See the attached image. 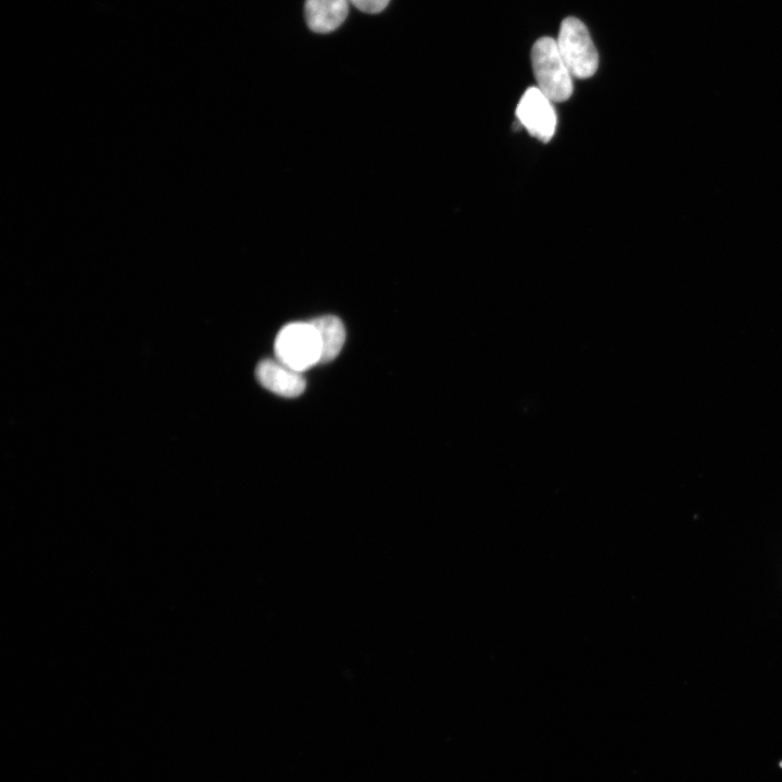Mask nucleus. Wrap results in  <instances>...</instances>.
<instances>
[{"label":"nucleus","mask_w":782,"mask_h":782,"mask_svg":"<svg viewBox=\"0 0 782 782\" xmlns=\"http://www.w3.org/2000/svg\"><path fill=\"white\" fill-rule=\"evenodd\" d=\"M255 377L265 389L285 396L295 398L305 390V379L297 371L278 360H263L255 368Z\"/></svg>","instance_id":"nucleus-5"},{"label":"nucleus","mask_w":782,"mask_h":782,"mask_svg":"<svg viewBox=\"0 0 782 782\" xmlns=\"http://www.w3.org/2000/svg\"><path fill=\"white\" fill-rule=\"evenodd\" d=\"M556 42L572 77L585 79L594 75L598 67V53L580 20L573 16L564 18Z\"/></svg>","instance_id":"nucleus-3"},{"label":"nucleus","mask_w":782,"mask_h":782,"mask_svg":"<svg viewBox=\"0 0 782 782\" xmlns=\"http://www.w3.org/2000/svg\"><path fill=\"white\" fill-rule=\"evenodd\" d=\"M531 64L538 88L553 102H564L573 90L572 75L567 67L557 42L541 37L532 46Z\"/></svg>","instance_id":"nucleus-1"},{"label":"nucleus","mask_w":782,"mask_h":782,"mask_svg":"<svg viewBox=\"0 0 782 782\" xmlns=\"http://www.w3.org/2000/svg\"><path fill=\"white\" fill-rule=\"evenodd\" d=\"M318 331L320 344H321V356L320 364L331 362L340 353L344 340L345 329L337 316L325 315L310 320Z\"/></svg>","instance_id":"nucleus-7"},{"label":"nucleus","mask_w":782,"mask_h":782,"mask_svg":"<svg viewBox=\"0 0 782 782\" xmlns=\"http://www.w3.org/2000/svg\"><path fill=\"white\" fill-rule=\"evenodd\" d=\"M362 12L375 14L381 12L389 4L390 0H349Z\"/></svg>","instance_id":"nucleus-8"},{"label":"nucleus","mask_w":782,"mask_h":782,"mask_svg":"<svg viewBox=\"0 0 782 782\" xmlns=\"http://www.w3.org/2000/svg\"><path fill=\"white\" fill-rule=\"evenodd\" d=\"M516 117L527 131L543 142H548L555 134L557 116L553 101L538 87H529L521 96Z\"/></svg>","instance_id":"nucleus-4"},{"label":"nucleus","mask_w":782,"mask_h":782,"mask_svg":"<svg viewBox=\"0 0 782 782\" xmlns=\"http://www.w3.org/2000/svg\"><path fill=\"white\" fill-rule=\"evenodd\" d=\"M349 0H306L305 20L311 30L327 34L337 29L346 18Z\"/></svg>","instance_id":"nucleus-6"},{"label":"nucleus","mask_w":782,"mask_h":782,"mask_svg":"<svg viewBox=\"0 0 782 782\" xmlns=\"http://www.w3.org/2000/svg\"><path fill=\"white\" fill-rule=\"evenodd\" d=\"M274 351L276 360L303 373L320 364L321 344L318 331L310 320L290 323L278 332Z\"/></svg>","instance_id":"nucleus-2"}]
</instances>
